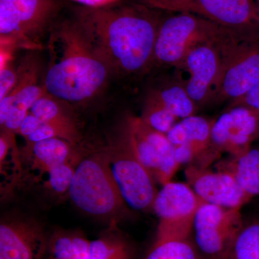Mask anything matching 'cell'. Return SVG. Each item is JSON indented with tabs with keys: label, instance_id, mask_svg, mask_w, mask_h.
I'll list each match as a JSON object with an SVG mask.
<instances>
[{
	"label": "cell",
	"instance_id": "cell-8",
	"mask_svg": "<svg viewBox=\"0 0 259 259\" xmlns=\"http://www.w3.org/2000/svg\"><path fill=\"white\" fill-rule=\"evenodd\" d=\"M221 52L222 69L209 105L236 101L259 81V40H233Z\"/></svg>",
	"mask_w": 259,
	"mask_h": 259
},
{
	"label": "cell",
	"instance_id": "cell-3",
	"mask_svg": "<svg viewBox=\"0 0 259 259\" xmlns=\"http://www.w3.org/2000/svg\"><path fill=\"white\" fill-rule=\"evenodd\" d=\"M233 40H241L228 29L207 19L189 13L163 19L154 49V63L182 69L186 56L192 49L203 44L222 47Z\"/></svg>",
	"mask_w": 259,
	"mask_h": 259
},
{
	"label": "cell",
	"instance_id": "cell-1",
	"mask_svg": "<svg viewBox=\"0 0 259 259\" xmlns=\"http://www.w3.org/2000/svg\"><path fill=\"white\" fill-rule=\"evenodd\" d=\"M87 36L111 69L121 76L141 74L154 64L163 17L144 5L88 8L76 17Z\"/></svg>",
	"mask_w": 259,
	"mask_h": 259
},
{
	"label": "cell",
	"instance_id": "cell-24",
	"mask_svg": "<svg viewBox=\"0 0 259 259\" xmlns=\"http://www.w3.org/2000/svg\"><path fill=\"white\" fill-rule=\"evenodd\" d=\"M59 101L60 100L46 93L32 105L30 111L42 122L76 125L71 116L68 115Z\"/></svg>",
	"mask_w": 259,
	"mask_h": 259
},
{
	"label": "cell",
	"instance_id": "cell-25",
	"mask_svg": "<svg viewBox=\"0 0 259 259\" xmlns=\"http://www.w3.org/2000/svg\"><path fill=\"white\" fill-rule=\"evenodd\" d=\"M145 259H196V255L188 240H156Z\"/></svg>",
	"mask_w": 259,
	"mask_h": 259
},
{
	"label": "cell",
	"instance_id": "cell-30",
	"mask_svg": "<svg viewBox=\"0 0 259 259\" xmlns=\"http://www.w3.org/2000/svg\"><path fill=\"white\" fill-rule=\"evenodd\" d=\"M75 1L86 5L88 8H101V7L108 6L117 0H75Z\"/></svg>",
	"mask_w": 259,
	"mask_h": 259
},
{
	"label": "cell",
	"instance_id": "cell-12",
	"mask_svg": "<svg viewBox=\"0 0 259 259\" xmlns=\"http://www.w3.org/2000/svg\"><path fill=\"white\" fill-rule=\"evenodd\" d=\"M243 225L241 209L204 202L194 218L196 243L206 254L229 258L232 245Z\"/></svg>",
	"mask_w": 259,
	"mask_h": 259
},
{
	"label": "cell",
	"instance_id": "cell-17",
	"mask_svg": "<svg viewBox=\"0 0 259 259\" xmlns=\"http://www.w3.org/2000/svg\"><path fill=\"white\" fill-rule=\"evenodd\" d=\"M218 170L231 174L253 198L259 195V148H251L241 156L219 162Z\"/></svg>",
	"mask_w": 259,
	"mask_h": 259
},
{
	"label": "cell",
	"instance_id": "cell-31",
	"mask_svg": "<svg viewBox=\"0 0 259 259\" xmlns=\"http://www.w3.org/2000/svg\"><path fill=\"white\" fill-rule=\"evenodd\" d=\"M255 6H256V13L259 20V0H255Z\"/></svg>",
	"mask_w": 259,
	"mask_h": 259
},
{
	"label": "cell",
	"instance_id": "cell-22",
	"mask_svg": "<svg viewBox=\"0 0 259 259\" xmlns=\"http://www.w3.org/2000/svg\"><path fill=\"white\" fill-rule=\"evenodd\" d=\"M140 117L151 128L166 135L180 120L151 91L146 96Z\"/></svg>",
	"mask_w": 259,
	"mask_h": 259
},
{
	"label": "cell",
	"instance_id": "cell-6",
	"mask_svg": "<svg viewBox=\"0 0 259 259\" xmlns=\"http://www.w3.org/2000/svg\"><path fill=\"white\" fill-rule=\"evenodd\" d=\"M106 152L112 175L125 203L137 210L152 209L158 192L156 182L140 161L125 124Z\"/></svg>",
	"mask_w": 259,
	"mask_h": 259
},
{
	"label": "cell",
	"instance_id": "cell-19",
	"mask_svg": "<svg viewBox=\"0 0 259 259\" xmlns=\"http://www.w3.org/2000/svg\"><path fill=\"white\" fill-rule=\"evenodd\" d=\"M151 92L179 120L196 115L199 110L187 93L185 81L178 76Z\"/></svg>",
	"mask_w": 259,
	"mask_h": 259
},
{
	"label": "cell",
	"instance_id": "cell-27",
	"mask_svg": "<svg viewBox=\"0 0 259 259\" xmlns=\"http://www.w3.org/2000/svg\"><path fill=\"white\" fill-rule=\"evenodd\" d=\"M75 170L69 162L54 167L48 172V185L56 193L68 192L74 176Z\"/></svg>",
	"mask_w": 259,
	"mask_h": 259
},
{
	"label": "cell",
	"instance_id": "cell-26",
	"mask_svg": "<svg viewBox=\"0 0 259 259\" xmlns=\"http://www.w3.org/2000/svg\"><path fill=\"white\" fill-rule=\"evenodd\" d=\"M0 100L16 86L19 74L12 63L13 51L2 49L0 54Z\"/></svg>",
	"mask_w": 259,
	"mask_h": 259
},
{
	"label": "cell",
	"instance_id": "cell-18",
	"mask_svg": "<svg viewBox=\"0 0 259 259\" xmlns=\"http://www.w3.org/2000/svg\"><path fill=\"white\" fill-rule=\"evenodd\" d=\"M73 146L66 140L53 138L28 144V150L32 166L40 171L49 172L54 167L69 161Z\"/></svg>",
	"mask_w": 259,
	"mask_h": 259
},
{
	"label": "cell",
	"instance_id": "cell-4",
	"mask_svg": "<svg viewBox=\"0 0 259 259\" xmlns=\"http://www.w3.org/2000/svg\"><path fill=\"white\" fill-rule=\"evenodd\" d=\"M68 194L78 208L97 217L115 216L125 203L112 175L106 151L79 163Z\"/></svg>",
	"mask_w": 259,
	"mask_h": 259
},
{
	"label": "cell",
	"instance_id": "cell-13",
	"mask_svg": "<svg viewBox=\"0 0 259 259\" xmlns=\"http://www.w3.org/2000/svg\"><path fill=\"white\" fill-rule=\"evenodd\" d=\"M222 65L221 47L217 44H200L186 56L182 68L189 74L186 88L199 109L210 103Z\"/></svg>",
	"mask_w": 259,
	"mask_h": 259
},
{
	"label": "cell",
	"instance_id": "cell-20",
	"mask_svg": "<svg viewBox=\"0 0 259 259\" xmlns=\"http://www.w3.org/2000/svg\"><path fill=\"white\" fill-rule=\"evenodd\" d=\"M90 245L82 235L59 232L48 240L42 259H90Z\"/></svg>",
	"mask_w": 259,
	"mask_h": 259
},
{
	"label": "cell",
	"instance_id": "cell-10",
	"mask_svg": "<svg viewBox=\"0 0 259 259\" xmlns=\"http://www.w3.org/2000/svg\"><path fill=\"white\" fill-rule=\"evenodd\" d=\"M204 203L188 184L169 182L158 191L152 209L159 218L156 241L188 240Z\"/></svg>",
	"mask_w": 259,
	"mask_h": 259
},
{
	"label": "cell",
	"instance_id": "cell-16",
	"mask_svg": "<svg viewBox=\"0 0 259 259\" xmlns=\"http://www.w3.org/2000/svg\"><path fill=\"white\" fill-rule=\"evenodd\" d=\"M213 122L214 120L202 116H190L179 120L166 136L174 146L190 148L197 163L208 149Z\"/></svg>",
	"mask_w": 259,
	"mask_h": 259
},
{
	"label": "cell",
	"instance_id": "cell-21",
	"mask_svg": "<svg viewBox=\"0 0 259 259\" xmlns=\"http://www.w3.org/2000/svg\"><path fill=\"white\" fill-rule=\"evenodd\" d=\"M114 231L113 226L106 234L90 241V259H131L129 245Z\"/></svg>",
	"mask_w": 259,
	"mask_h": 259
},
{
	"label": "cell",
	"instance_id": "cell-29",
	"mask_svg": "<svg viewBox=\"0 0 259 259\" xmlns=\"http://www.w3.org/2000/svg\"><path fill=\"white\" fill-rule=\"evenodd\" d=\"M41 124V121L39 120L36 116L32 115L31 112H29L17 134L21 135L22 136L26 139L29 136L33 134Z\"/></svg>",
	"mask_w": 259,
	"mask_h": 259
},
{
	"label": "cell",
	"instance_id": "cell-7",
	"mask_svg": "<svg viewBox=\"0 0 259 259\" xmlns=\"http://www.w3.org/2000/svg\"><path fill=\"white\" fill-rule=\"evenodd\" d=\"M155 8L198 15L228 29L242 40H259L255 0H148Z\"/></svg>",
	"mask_w": 259,
	"mask_h": 259
},
{
	"label": "cell",
	"instance_id": "cell-28",
	"mask_svg": "<svg viewBox=\"0 0 259 259\" xmlns=\"http://www.w3.org/2000/svg\"><path fill=\"white\" fill-rule=\"evenodd\" d=\"M235 106L248 107L259 112V81L244 96L228 105V107Z\"/></svg>",
	"mask_w": 259,
	"mask_h": 259
},
{
	"label": "cell",
	"instance_id": "cell-9",
	"mask_svg": "<svg viewBox=\"0 0 259 259\" xmlns=\"http://www.w3.org/2000/svg\"><path fill=\"white\" fill-rule=\"evenodd\" d=\"M258 139L259 112L245 106L228 107L214 120L208 149L194 166L207 168L223 153L241 156Z\"/></svg>",
	"mask_w": 259,
	"mask_h": 259
},
{
	"label": "cell",
	"instance_id": "cell-5",
	"mask_svg": "<svg viewBox=\"0 0 259 259\" xmlns=\"http://www.w3.org/2000/svg\"><path fill=\"white\" fill-rule=\"evenodd\" d=\"M60 9L57 0H0L2 49H37Z\"/></svg>",
	"mask_w": 259,
	"mask_h": 259
},
{
	"label": "cell",
	"instance_id": "cell-14",
	"mask_svg": "<svg viewBox=\"0 0 259 259\" xmlns=\"http://www.w3.org/2000/svg\"><path fill=\"white\" fill-rule=\"evenodd\" d=\"M187 184L206 203L231 209H241L252 197L231 174L190 165L185 171Z\"/></svg>",
	"mask_w": 259,
	"mask_h": 259
},
{
	"label": "cell",
	"instance_id": "cell-2",
	"mask_svg": "<svg viewBox=\"0 0 259 259\" xmlns=\"http://www.w3.org/2000/svg\"><path fill=\"white\" fill-rule=\"evenodd\" d=\"M50 59L44 88L60 101L79 103L101 91L112 73L83 31L79 20L53 25Z\"/></svg>",
	"mask_w": 259,
	"mask_h": 259
},
{
	"label": "cell",
	"instance_id": "cell-23",
	"mask_svg": "<svg viewBox=\"0 0 259 259\" xmlns=\"http://www.w3.org/2000/svg\"><path fill=\"white\" fill-rule=\"evenodd\" d=\"M229 259H259V219L244 224L233 241Z\"/></svg>",
	"mask_w": 259,
	"mask_h": 259
},
{
	"label": "cell",
	"instance_id": "cell-11",
	"mask_svg": "<svg viewBox=\"0 0 259 259\" xmlns=\"http://www.w3.org/2000/svg\"><path fill=\"white\" fill-rule=\"evenodd\" d=\"M124 124L140 161L156 183L164 185L171 182L180 165L166 135L151 128L136 116H129Z\"/></svg>",
	"mask_w": 259,
	"mask_h": 259
},
{
	"label": "cell",
	"instance_id": "cell-15",
	"mask_svg": "<svg viewBox=\"0 0 259 259\" xmlns=\"http://www.w3.org/2000/svg\"><path fill=\"white\" fill-rule=\"evenodd\" d=\"M48 240L38 223L10 219L0 225V259H42Z\"/></svg>",
	"mask_w": 259,
	"mask_h": 259
}]
</instances>
